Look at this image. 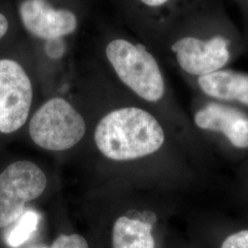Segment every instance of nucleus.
<instances>
[{"label":"nucleus","mask_w":248,"mask_h":248,"mask_svg":"<svg viewBox=\"0 0 248 248\" xmlns=\"http://www.w3.org/2000/svg\"><path fill=\"white\" fill-rule=\"evenodd\" d=\"M94 139L100 153L116 161L138 159L159 150L165 133L157 120L139 108H123L107 114Z\"/></svg>","instance_id":"f257e3e1"},{"label":"nucleus","mask_w":248,"mask_h":248,"mask_svg":"<svg viewBox=\"0 0 248 248\" xmlns=\"http://www.w3.org/2000/svg\"><path fill=\"white\" fill-rule=\"evenodd\" d=\"M106 55L116 74L139 97L151 102L165 94V82L155 57L144 48L117 39L106 47Z\"/></svg>","instance_id":"f03ea898"},{"label":"nucleus","mask_w":248,"mask_h":248,"mask_svg":"<svg viewBox=\"0 0 248 248\" xmlns=\"http://www.w3.org/2000/svg\"><path fill=\"white\" fill-rule=\"evenodd\" d=\"M31 138L49 151H63L75 146L86 133V124L79 112L62 98L45 102L29 126Z\"/></svg>","instance_id":"7ed1b4c3"},{"label":"nucleus","mask_w":248,"mask_h":248,"mask_svg":"<svg viewBox=\"0 0 248 248\" xmlns=\"http://www.w3.org/2000/svg\"><path fill=\"white\" fill-rule=\"evenodd\" d=\"M46 186V176L34 163L18 161L9 165L0 174V228L19 219L25 204L42 195Z\"/></svg>","instance_id":"20e7f679"},{"label":"nucleus","mask_w":248,"mask_h":248,"mask_svg":"<svg viewBox=\"0 0 248 248\" xmlns=\"http://www.w3.org/2000/svg\"><path fill=\"white\" fill-rule=\"evenodd\" d=\"M32 102L30 78L18 62L0 60V133H12L26 123Z\"/></svg>","instance_id":"39448f33"},{"label":"nucleus","mask_w":248,"mask_h":248,"mask_svg":"<svg viewBox=\"0 0 248 248\" xmlns=\"http://www.w3.org/2000/svg\"><path fill=\"white\" fill-rule=\"evenodd\" d=\"M228 45L229 41L221 36L210 40L185 37L173 45L172 51L184 71L201 77L219 71L226 64L229 60Z\"/></svg>","instance_id":"423d86ee"},{"label":"nucleus","mask_w":248,"mask_h":248,"mask_svg":"<svg viewBox=\"0 0 248 248\" xmlns=\"http://www.w3.org/2000/svg\"><path fill=\"white\" fill-rule=\"evenodd\" d=\"M18 11L27 31L45 40L71 34L78 27V18L72 11L54 9L46 0H24Z\"/></svg>","instance_id":"0eeeda50"},{"label":"nucleus","mask_w":248,"mask_h":248,"mask_svg":"<svg viewBox=\"0 0 248 248\" xmlns=\"http://www.w3.org/2000/svg\"><path fill=\"white\" fill-rule=\"evenodd\" d=\"M194 122L202 130L224 134L237 148H248V116L237 108L210 103L196 113Z\"/></svg>","instance_id":"6e6552de"},{"label":"nucleus","mask_w":248,"mask_h":248,"mask_svg":"<svg viewBox=\"0 0 248 248\" xmlns=\"http://www.w3.org/2000/svg\"><path fill=\"white\" fill-rule=\"evenodd\" d=\"M199 86L205 94L222 100H237L248 106V75L219 70L201 76Z\"/></svg>","instance_id":"1a4fd4ad"},{"label":"nucleus","mask_w":248,"mask_h":248,"mask_svg":"<svg viewBox=\"0 0 248 248\" xmlns=\"http://www.w3.org/2000/svg\"><path fill=\"white\" fill-rule=\"evenodd\" d=\"M150 223L122 216L111 230V248H155Z\"/></svg>","instance_id":"9d476101"},{"label":"nucleus","mask_w":248,"mask_h":248,"mask_svg":"<svg viewBox=\"0 0 248 248\" xmlns=\"http://www.w3.org/2000/svg\"><path fill=\"white\" fill-rule=\"evenodd\" d=\"M39 216L32 211H28L19 218L18 224L9 232L8 243L12 248L23 245L37 229Z\"/></svg>","instance_id":"9b49d317"},{"label":"nucleus","mask_w":248,"mask_h":248,"mask_svg":"<svg viewBox=\"0 0 248 248\" xmlns=\"http://www.w3.org/2000/svg\"><path fill=\"white\" fill-rule=\"evenodd\" d=\"M50 248H89L87 239L78 233L59 235Z\"/></svg>","instance_id":"f8f14e48"},{"label":"nucleus","mask_w":248,"mask_h":248,"mask_svg":"<svg viewBox=\"0 0 248 248\" xmlns=\"http://www.w3.org/2000/svg\"><path fill=\"white\" fill-rule=\"evenodd\" d=\"M221 248H248V230L231 234L223 241Z\"/></svg>","instance_id":"ddd939ff"},{"label":"nucleus","mask_w":248,"mask_h":248,"mask_svg":"<svg viewBox=\"0 0 248 248\" xmlns=\"http://www.w3.org/2000/svg\"><path fill=\"white\" fill-rule=\"evenodd\" d=\"M46 53L53 59H58L62 57L64 53V45L62 38L47 40V45L45 46Z\"/></svg>","instance_id":"4468645a"},{"label":"nucleus","mask_w":248,"mask_h":248,"mask_svg":"<svg viewBox=\"0 0 248 248\" xmlns=\"http://www.w3.org/2000/svg\"><path fill=\"white\" fill-rule=\"evenodd\" d=\"M8 30H9V21L2 13H0V39L5 36Z\"/></svg>","instance_id":"2eb2a0df"},{"label":"nucleus","mask_w":248,"mask_h":248,"mask_svg":"<svg viewBox=\"0 0 248 248\" xmlns=\"http://www.w3.org/2000/svg\"><path fill=\"white\" fill-rule=\"evenodd\" d=\"M141 1L145 5L150 6V7H158V6L165 4L169 0H141Z\"/></svg>","instance_id":"dca6fc26"}]
</instances>
